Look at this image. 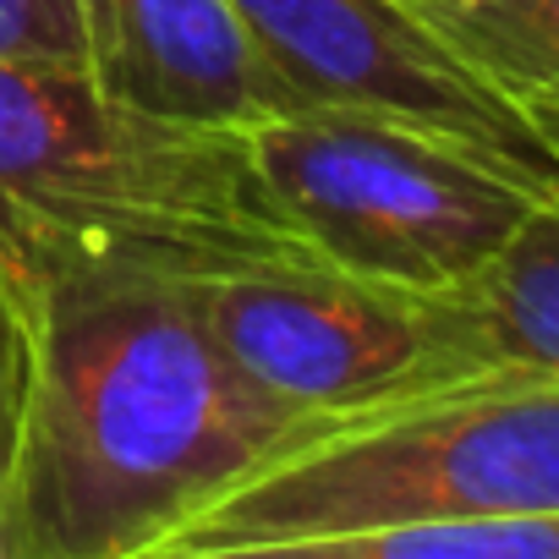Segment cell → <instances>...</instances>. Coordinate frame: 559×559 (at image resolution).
Listing matches in <instances>:
<instances>
[{
    "label": "cell",
    "instance_id": "11",
    "mask_svg": "<svg viewBox=\"0 0 559 559\" xmlns=\"http://www.w3.org/2000/svg\"><path fill=\"white\" fill-rule=\"evenodd\" d=\"M0 67L88 78V39L78 0H0Z\"/></svg>",
    "mask_w": 559,
    "mask_h": 559
},
{
    "label": "cell",
    "instance_id": "12",
    "mask_svg": "<svg viewBox=\"0 0 559 559\" xmlns=\"http://www.w3.org/2000/svg\"><path fill=\"white\" fill-rule=\"evenodd\" d=\"M521 110H526V116H532V127L548 138V148L559 154V88H543V94L521 99Z\"/></svg>",
    "mask_w": 559,
    "mask_h": 559
},
{
    "label": "cell",
    "instance_id": "4",
    "mask_svg": "<svg viewBox=\"0 0 559 559\" xmlns=\"http://www.w3.org/2000/svg\"><path fill=\"white\" fill-rule=\"evenodd\" d=\"M247 143L324 263L406 292L466 280L537 203L477 154L373 116L302 105L247 127Z\"/></svg>",
    "mask_w": 559,
    "mask_h": 559
},
{
    "label": "cell",
    "instance_id": "1",
    "mask_svg": "<svg viewBox=\"0 0 559 559\" xmlns=\"http://www.w3.org/2000/svg\"><path fill=\"white\" fill-rule=\"evenodd\" d=\"M302 423L225 357L192 286L50 274L17 559H159Z\"/></svg>",
    "mask_w": 559,
    "mask_h": 559
},
{
    "label": "cell",
    "instance_id": "6",
    "mask_svg": "<svg viewBox=\"0 0 559 559\" xmlns=\"http://www.w3.org/2000/svg\"><path fill=\"white\" fill-rule=\"evenodd\" d=\"M225 357L308 417L362 412L444 384L423 292L335 263H274L192 286Z\"/></svg>",
    "mask_w": 559,
    "mask_h": 559
},
{
    "label": "cell",
    "instance_id": "7",
    "mask_svg": "<svg viewBox=\"0 0 559 559\" xmlns=\"http://www.w3.org/2000/svg\"><path fill=\"white\" fill-rule=\"evenodd\" d=\"M88 39V83L132 110L258 127L302 110L252 45L236 0H78Z\"/></svg>",
    "mask_w": 559,
    "mask_h": 559
},
{
    "label": "cell",
    "instance_id": "10",
    "mask_svg": "<svg viewBox=\"0 0 559 559\" xmlns=\"http://www.w3.org/2000/svg\"><path fill=\"white\" fill-rule=\"evenodd\" d=\"M335 559H559V510L412 521L341 537Z\"/></svg>",
    "mask_w": 559,
    "mask_h": 559
},
{
    "label": "cell",
    "instance_id": "3",
    "mask_svg": "<svg viewBox=\"0 0 559 559\" xmlns=\"http://www.w3.org/2000/svg\"><path fill=\"white\" fill-rule=\"evenodd\" d=\"M526 510H559V379L472 373L308 417L159 559L330 554L379 526Z\"/></svg>",
    "mask_w": 559,
    "mask_h": 559
},
{
    "label": "cell",
    "instance_id": "5",
    "mask_svg": "<svg viewBox=\"0 0 559 559\" xmlns=\"http://www.w3.org/2000/svg\"><path fill=\"white\" fill-rule=\"evenodd\" d=\"M236 12L308 110L395 121L477 154L537 198L559 192V154L532 116L483 83L406 0H236Z\"/></svg>",
    "mask_w": 559,
    "mask_h": 559
},
{
    "label": "cell",
    "instance_id": "9",
    "mask_svg": "<svg viewBox=\"0 0 559 559\" xmlns=\"http://www.w3.org/2000/svg\"><path fill=\"white\" fill-rule=\"evenodd\" d=\"M406 7L515 105L559 88V0H406Z\"/></svg>",
    "mask_w": 559,
    "mask_h": 559
},
{
    "label": "cell",
    "instance_id": "2",
    "mask_svg": "<svg viewBox=\"0 0 559 559\" xmlns=\"http://www.w3.org/2000/svg\"><path fill=\"white\" fill-rule=\"evenodd\" d=\"M0 236L45 280L203 286L324 263L269 192L247 127L148 116L39 67H0Z\"/></svg>",
    "mask_w": 559,
    "mask_h": 559
},
{
    "label": "cell",
    "instance_id": "8",
    "mask_svg": "<svg viewBox=\"0 0 559 559\" xmlns=\"http://www.w3.org/2000/svg\"><path fill=\"white\" fill-rule=\"evenodd\" d=\"M423 302L444 384L472 373L559 379V192L537 198L488 263Z\"/></svg>",
    "mask_w": 559,
    "mask_h": 559
}]
</instances>
